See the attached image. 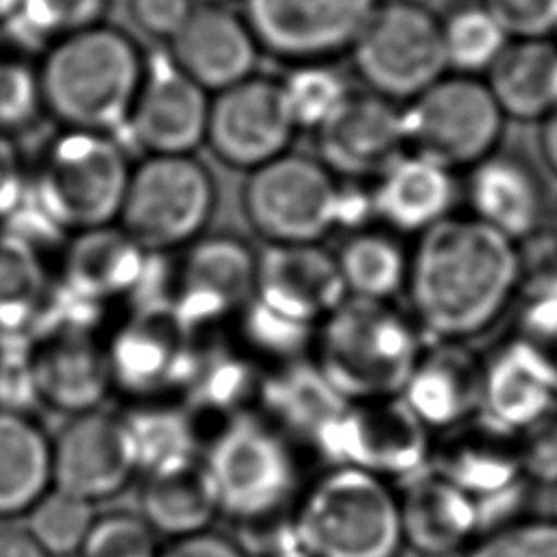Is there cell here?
I'll return each instance as SVG.
<instances>
[{"label":"cell","instance_id":"obj_1","mask_svg":"<svg viewBox=\"0 0 557 557\" xmlns=\"http://www.w3.org/2000/svg\"><path fill=\"white\" fill-rule=\"evenodd\" d=\"M522 272L516 242L468 213H450L413 237L407 311L426 339L470 344L509 315Z\"/></svg>","mask_w":557,"mask_h":557},{"label":"cell","instance_id":"obj_2","mask_svg":"<svg viewBox=\"0 0 557 557\" xmlns=\"http://www.w3.org/2000/svg\"><path fill=\"white\" fill-rule=\"evenodd\" d=\"M205 463L218 490L220 513L250 533L257 555L285 540L270 529H289V511L298 496V463L270 420L237 416L209 444Z\"/></svg>","mask_w":557,"mask_h":557},{"label":"cell","instance_id":"obj_3","mask_svg":"<svg viewBox=\"0 0 557 557\" xmlns=\"http://www.w3.org/2000/svg\"><path fill=\"white\" fill-rule=\"evenodd\" d=\"M141 76L135 44L100 24L54 41L37 72L41 104L63 128L109 135L126 126Z\"/></svg>","mask_w":557,"mask_h":557},{"label":"cell","instance_id":"obj_4","mask_svg":"<svg viewBox=\"0 0 557 557\" xmlns=\"http://www.w3.org/2000/svg\"><path fill=\"white\" fill-rule=\"evenodd\" d=\"M426 337L394 300L346 296L315 329L313 363L346 400L398 396Z\"/></svg>","mask_w":557,"mask_h":557},{"label":"cell","instance_id":"obj_5","mask_svg":"<svg viewBox=\"0 0 557 557\" xmlns=\"http://www.w3.org/2000/svg\"><path fill=\"white\" fill-rule=\"evenodd\" d=\"M289 531L309 557H400L405 550L396 485L331 466L298 492Z\"/></svg>","mask_w":557,"mask_h":557},{"label":"cell","instance_id":"obj_6","mask_svg":"<svg viewBox=\"0 0 557 557\" xmlns=\"http://www.w3.org/2000/svg\"><path fill=\"white\" fill-rule=\"evenodd\" d=\"M133 163L109 133L63 128L33 174L39 215L63 233L115 224Z\"/></svg>","mask_w":557,"mask_h":557},{"label":"cell","instance_id":"obj_7","mask_svg":"<svg viewBox=\"0 0 557 557\" xmlns=\"http://www.w3.org/2000/svg\"><path fill=\"white\" fill-rule=\"evenodd\" d=\"M215 209L211 172L191 154H148L131 168L117 222L148 255L205 235Z\"/></svg>","mask_w":557,"mask_h":557},{"label":"cell","instance_id":"obj_8","mask_svg":"<svg viewBox=\"0 0 557 557\" xmlns=\"http://www.w3.org/2000/svg\"><path fill=\"white\" fill-rule=\"evenodd\" d=\"M348 54L363 89L398 104L448 72L442 17L418 0H379Z\"/></svg>","mask_w":557,"mask_h":557},{"label":"cell","instance_id":"obj_9","mask_svg":"<svg viewBox=\"0 0 557 557\" xmlns=\"http://www.w3.org/2000/svg\"><path fill=\"white\" fill-rule=\"evenodd\" d=\"M505 124L481 76L446 72L403 104L407 150L457 174L500 148Z\"/></svg>","mask_w":557,"mask_h":557},{"label":"cell","instance_id":"obj_10","mask_svg":"<svg viewBox=\"0 0 557 557\" xmlns=\"http://www.w3.org/2000/svg\"><path fill=\"white\" fill-rule=\"evenodd\" d=\"M435 435L400 396L348 400L315 448L331 466H346L392 485L431 466Z\"/></svg>","mask_w":557,"mask_h":557},{"label":"cell","instance_id":"obj_11","mask_svg":"<svg viewBox=\"0 0 557 557\" xmlns=\"http://www.w3.org/2000/svg\"><path fill=\"white\" fill-rule=\"evenodd\" d=\"M339 178L313 157L283 152L248 172L242 191L250 226L268 244H315L337 228Z\"/></svg>","mask_w":557,"mask_h":557},{"label":"cell","instance_id":"obj_12","mask_svg":"<svg viewBox=\"0 0 557 557\" xmlns=\"http://www.w3.org/2000/svg\"><path fill=\"white\" fill-rule=\"evenodd\" d=\"M431 468L474 500L481 535L527 516L535 487L522 476L511 433L474 418L435 435Z\"/></svg>","mask_w":557,"mask_h":557},{"label":"cell","instance_id":"obj_13","mask_svg":"<svg viewBox=\"0 0 557 557\" xmlns=\"http://www.w3.org/2000/svg\"><path fill=\"white\" fill-rule=\"evenodd\" d=\"M379 0H246L259 48L278 59L326 63L348 52Z\"/></svg>","mask_w":557,"mask_h":557},{"label":"cell","instance_id":"obj_14","mask_svg":"<svg viewBox=\"0 0 557 557\" xmlns=\"http://www.w3.org/2000/svg\"><path fill=\"white\" fill-rule=\"evenodd\" d=\"M137 470L139 455L126 416L98 407L70 416L52 437V487L91 505L120 494Z\"/></svg>","mask_w":557,"mask_h":557},{"label":"cell","instance_id":"obj_15","mask_svg":"<svg viewBox=\"0 0 557 557\" xmlns=\"http://www.w3.org/2000/svg\"><path fill=\"white\" fill-rule=\"evenodd\" d=\"M296 131L281 83L248 76L211 98L205 144L226 165L250 172L287 152Z\"/></svg>","mask_w":557,"mask_h":557},{"label":"cell","instance_id":"obj_16","mask_svg":"<svg viewBox=\"0 0 557 557\" xmlns=\"http://www.w3.org/2000/svg\"><path fill=\"white\" fill-rule=\"evenodd\" d=\"M346 298L335 252L315 244H265L257 250L252 302L292 324H318Z\"/></svg>","mask_w":557,"mask_h":557},{"label":"cell","instance_id":"obj_17","mask_svg":"<svg viewBox=\"0 0 557 557\" xmlns=\"http://www.w3.org/2000/svg\"><path fill=\"white\" fill-rule=\"evenodd\" d=\"M209 91L189 78L170 54L144 63V76L126 126L148 154H191L207 135Z\"/></svg>","mask_w":557,"mask_h":557},{"label":"cell","instance_id":"obj_18","mask_svg":"<svg viewBox=\"0 0 557 557\" xmlns=\"http://www.w3.org/2000/svg\"><path fill=\"white\" fill-rule=\"evenodd\" d=\"M555 409L557 357L513 333L481 355V420L516 435Z\"/></svg>","mask_w":557,"mask_h":557},{"label":"cell","instance_id":"obj_19","mask_svg":"<svg viewBox=\"0 0 557 557\" xmlns=\"http://www.w3.org/2000/svg\"><path fill=\"white\" fill-rule=\"evenodd\" d=\"M318 159L342 181H372L405 150L403 104L355 91L313 131Z\"/></svg>","mask_w":557,"mask_h":557},{"label":"cell","instance_id":"obj_20","mask_svg":"<svg viewBox=\"0 0 557 557\" xmlns=\"http://www.w3.org/2000/svg\"><path fill=\"white\" fill-rule=\"evenodd\" d=\"M257 250L244 239L220 233L200 235L185 246L176 272L174 313L187 324L224 320L255 298Z\"/></svg>","mask_w":557,"mask_h":557},{"label":"cell","instance_id":"obj_21","mask_svg":"<svg viewBox=\"0 0 557 557\" xmlns=\"http://www.w3.org/2000/svg\"><path fill=\"white\" fill-rule=\"evenodd\" d=\"M466 213L518 246L542 233L548 220V189L540 170L520 152L494 150L461 183Z\"/></svg>","mask_w":557,"mask_h":557},{"label":"cell","instance_id":"obj_22","mask_svg":"<svg viewBox=\"0 0 557 557\" xmlns=\"http://www.w3.org/2000/svg\"><path fill=\"white\" fill-rule=\"evenodd\" d=\"M35 398L70 416L98 409L113 387L109 350L83 324H57L28 346Z\"/></svg>","mask_w":557,"mask_h":557},{"label":"cell","instance_id":"obj_23","mask_svg":"<svg viewBox=\"0 0 557 557\" xmlns=\"http://www.w3.org/2000/svg\"><path fill=\"white\" fill-rule=\"evenodd\" d=\"M398 396L433 435L457 429L479 418L481 355L463 342L426 339Z\"/></svg>","mask_w":557,"mask_h":557},{"label":"cell","instance_id":"obj_24","mask_svg":"<svg viewBox=\"0 0 557 557\" xmlns=\"http://www.w3.org/2000/svg\"><path fill=\"white\" fill-rule=\"evenodd\" d=\"M396 490L403 546L418 557L461 555L481 535L474 500L431 466Z\"/></svg>","mask_w":557,"mask_h":557},{"label":"cell","instance_id":"obj_25","mask_svg":"<svg viewBox=\"0 0 557 557\" xmlns=\"http://www.w3.org/2000/svg\"><path fill=\"white\" fill-rule=\"evenodd\" d=\"M259 44L246 24L224 4H198L170 39L174 63L207 91H222L257 65Z\"/></svg>","mask_w":557,"mask_h":557},{"label":"cell","instance_id":"obj_26","mask_svg":"<svg viewBox=\"0 0 557 557\" xmlns=\"http://www.w3.org/2000/svg\"><path fill=\"white\" fill-rule=\"evenodd\" d=\"M374 222L400 237H418L455 213L457 172L405 150L370 181Z\"/></svg>","mask_w":557,"mask_h":557},{"label":"cell","instance_id":"obj_27","mask_svg":"<svg viewBox=\"0 0 557 557\" xmlns=\"http://www.w3.org/2000/svg\"><path fill=\"white\" fill-rule=\"evenodd\" d=\"M139 516L168 540L207 531L220 516V500L205 457L187 455L146 470Z\"/></svg>","mask_w":557,"mask_h":557},{"label":"cell","instance_id":"obj_28","mask_svg":"<svg viewBox=\"0 0 557 557\" xmlns=\"http://www.w3.org/2000/svg\"><path fill=\"white\" fill-rule=\"evenodd\" d=\"M148 257L120 224L81 231L63 252V283L83 302H107L141 283Z\"/></svg>","mask_w":557,"mask_h":557},{"label":"cell","instance_id":"obj_29","mask_svg":"<svg viewBox=\"0 0 557 557\" xmlns=\"http://www.w3.org/2000/svg\"><path fill=\"white\" fill-rule=\"evenodd\" d=\"M483 81L507 120H544L557 107L555 39H511Z\"/></svg>","mask_w":557,"mask_h":557},{"label":"cell","instance_id":"obj_30","mask_svg":"<svg viewBox=\"0 0 557 557\" xmlns=\"http://www.w3.org/2000/svg\"><path fill=\"white\" fill-rule=\"evenodd\" d=\"M52 487V437L26 411L0 407V520L26 511Z\"/></svg>","mask_w":557,"mask_h":557},{"label":"cell","instance_id":"obj_31","mask_svg":"<svg viewBox=\"0 0 557 557\" xmlns=\"http://www.w3.org/2000/svg\"><path fill=\"white\" fill-rule=\"evenodd\" d=\"M270 422L283 433L315 446L324 429L348 403L318 370L313 359L289 361L263 387Z\"/></svg>","mask_w":557,"mask_h":557},{"label":"cell","instance_id":"obj_32","mask_svg":"<svg viewBox=\"0 0 557 557\" xmlns=\"http://www.w3.org/2000/svg\"><path fill=\"white\" fill-rule=\"evenodd\" d=\"M346 296L366 300H394L405 292L409 274V246L405 237L381 224L346 233L335 250Z\"/></svg>","mask_w":557,"mask_h":557},{"label":"cell","instance_id":"obj_33","mask_svg":"<svg viewBox=\"0 0 557 557\" xmlns=\"http://www.w3.org/2000/svg\"><path fill=\"white\" fill-rule=\"evenodd\" d=\"M187 324L174 318L146 315L131 324L117 342L107 348L115 381L131 387H154L178 372L183 359V337Z\"/></svg>","mask_w":557,"mask_h":557},{"label":"cell","instance_id":"obj_34","mask_svg":"<svg viewBox=\"0 0 557 557\" xmlns=\"http://www.w3.org/2000/svg\"><path fill=\"white\" fill-rule=\"evenodd\" d=\"M46 302L48 274L37 248L17 233H0V333L26 331Z\"/></svg>","mask_w":557,"mask_h":557},{"label":"cell","instance_id":"obj_35","mask_svg":"<svg viewBox=\"0 0 557 557\" xmlns=\"http://www.w3.org/2000/svg\"><path fill=\"white\" fill-rule=\"evenodd\" d=\"M442 41L448 72L483 78L511 39L483 2H466L442 17Z\"/></svg>","mask_w":557,"mask_h":557},{"label":"cell","instance_id":"obj_36","mask_svg":"<svg viewBox=\"0 0 557 557\" xmlns=\"http://www.w3.org/2000/svg\"><path fill=\"white\" fill-rule=\"evenodd\" d=\"M509 315L513 335L557 357V259L537 265L524 261Z\"/></svg>","mask_w":557,"mask_h":557},{"label":"cell","instance_id":"obj_37","mask_svg":"<svg viewBox=\"0 0 557 557\" xmlns=\"http://www.w3.org/2000/svg\"><path fill=\"white\" fill-rule=\"evenodd\" d=\"M94 518L91 503L50 487L26 511V531L50 557H70L78 553Z\"/></svg>","mask_w":557,"mask_h":557},{"label":"cell","instance_id":"obj_38","mask_svg":"<svg viewBox=\"0 0 557 557\" xmlns=\"http://www.w3.org/2000/svg\"><path fill=\"white\" fill-rule=\"evenodd\" d=\"M281 83L296 128H320L352 94L348 81L326 63H300Z\"/></svg>","mask_w":557,"mask_h":557},{"label":"cell","instance_id":"obj_39","mask_svg":"<svg viewBox=\"0 0 557 557\" xmlns=\"http://www.w3.org/2000/svg\"><path fill=\"white\" fill-rule=\"evenodd\" d=\"M107 0H20L7 22L24 41H59L100 24Z\"/></svg>","mask_w":557,"mask_h":557},{"label":"cell","instance_id":"obj_40","mask_svg":"<svg viewBox=\"0 0 557 557\" xmlns=\"http://www.w3.org/2000/svg\"><path fill=\"white\" fill-rule=\"evenodd\" d=\"M126 422L135 437L139 470H150L172 459L196 455L191 426L176 409L150 407L135 416H126Z\"/></svg>","mask_w":557,"mask_h":557},{"label":"cell","instance_id":"obj_41","mask_svg":"<svg viewBox=\"0 0 557 557\" xmlns=\"http://www.w3.org/2000/svg\"><path fill=\"white\" fill-rule=\"evenodd\" d=\"M159 535L139 513L109 511L96 513L78 557H157Z\"/></svg>","mask_w":557,"mask_h":557},{"label":"cell","instance_id":"obj_42","mask_svg":"<svg viewBox=\"0 0 557 557\" xmlns=\"http://www.w3.org/2000/svg\"><path fill=\"white\" fill-rule=\"evenodd\" d=\"M459 557H557V520L524 516L479 535Z\"/></svg>","mask_w":557,"mask_h":557},{"label":"cell","instance_id":"obj_43","mask_svg":"<svg viewBox=\"0 0 557 557\" xmlns=\"http://www.w3.org/2000/svg\"><path fill=\"white\" fill-rule=\"evenodd\" d=\"M41 107L37 72L20 59L0 57V133L26 128Z\"/></svg>","mask_w":557,"mask_h":557},{"label":"cell","instance_id":"obj_44","mask_svg":"<svg viewBox=\"0 0 557 557\" xmlns=\"http://www.w3.org/2000/svg\"><path fill=\"white\" fill-rule=\"evenodd\" d=\"M513 437L522 476L533 487L553 490L557 485V409Z\"/></svg>","mask_w":557,"mask_h":557},{"label":"cell","instance_id":"obj_45","mask_svg":"<svg viewBox=\"0 0 557 557\" xmlns=\"http://www.w3.org/2000/svg\"><path fill=\"white\" fill-rule=\"evenodd\" d=\"M509 39H550L557 33V0H481Z\"/></svg>","mask_w":557,"mask_h":557},{"label":"cell","instance_id":"obj_46","mask_svg":"<svg viewBox=\"0 0 557 557\" xmlns=\"http://www.w3.org/2000/svg\"><path fill=\"white\" fill-rule=\"evenodd\" d=\"M194 9V0H128L135 24L159 39H172Z\"/></svg>","mask_w":557,"mask_h":557},{"label":"cell","instance_id":"obj_47","mask_svg":"<svg viewBox=\"0 0 557 557\" xmlns=\"http://www.w3.org/2000/svg\"><path fill=\"white\" fill-rule=\"evenodd\" d=\"M26 168L11 135L0 133V218L13 215L26 196Z\"/></svg>","mask_w":557,"mask_h":557},{"label":"cell","instance_id":"obj_48","mask_svg":"<svg viewBox=\"0 0 557 557\" xmlns=\"http://www.w3.org/2000/svg\"><path fill=\"white\" fill-rule=\"evenodd\" d=\"M157 557H248L237 540L211 529L185 537L170 540Z\"/></svg>","mask_w":557,"mask_h":557},{"label":"cell","instance_id":"obj_49","mask_svg":"<svg viewBox=\"0 0 557 557\" xmlns=\"http://www.w3.org/2000/svg\"><path fill=\"white\" fill-rule=\"evenodd\" d=\"M0 557H50L26 529H0Z\"/></svg>","mask_w":557,"mask_h":557},{"label":"cell","instance_id":"obj_50","mask_svg":"<svg viewBox=\"0 0 557 557\" xmlns=\"http://www.w3.org/2000/svg\"><path fill=\"white\" fill-rule=\"evenodd\" d=\"M537 150L548 168V172L557 178V107L537 122Z\"/></svg>","mask_w":557,"mask_h":557},{"label":"cell","instance_id":"obj_51","mask_svg":"<svg viewBox=\"0 0 557 557\" xmlns=\"http://www.w3.org/2000/svg\"><path fill=\"white\" fill-rule=\"evenodd\" d=\"M263 557H309V555L292 542V544L281 546V548H276V550H272V553H268V555H263Z\"/></svg>","mask_w":557,"mask_h":557},{"label":"cell","instance_id":"obj_52","mask_svg":"<svg viewBox=\"0 0 557 557\" xmlns=\"http://www.w3.org/2000/svg\"><path fill=\"white\" fill-rule=\"evenodd\" d=\"M17 4H20V0H0V24L11 20V15L15 13Z\"/></svg>","mask_w":557,"mask_h":557},{"label":"cell","instance_id":"obj_53","mask_svg":"<svg viewBox=\"0 0 557 557\" xmlns=\"http://www.w3.org/2000/svg\"><path fill=\"white\" fill-rule=\"evenodd\" d=\"M553 520H557V485L550 490V513Z\"/></svg>","mask_w":557,"mask_h":557},{"label":"cell","instance_id":"obj_54","mask_svg":"<svg viewBox=\"0 0 557 557\" xmlns=\"http://www.w3.org/2000/svg\"><path fill=\"white\" fill-rule=\"evenodd\" d=\"M553 244H555V248H557V209H555V213H553Z\"/></svg>","mask_w":557,"mask_h":557},{"label":"cell","instance_id":"obj_55","mask_svg":"<svg viewBox=\"0 0 557 557\" xmlns=\"http://www.w3.org/2000/svg\"><path fill=\"white\" fill-rule=\"evenodd\" d=\"M194 2H198V4H224L228 0H194Z\"/></svg>","mask_w":557,"mask_h":557},{"label":"cell","instance_id":"obj_56","mask_svg":"<svg viewBox=\"0 0 557 557\" xmlns=\"http://www.w3.org/2000/svg\"><path fill=\"white\" fill-rule=\"evenodd\" d=\"M555 44H557V33H555Z\"/></svg>","mask_w":557,"mask_h":557}]
</instances>
